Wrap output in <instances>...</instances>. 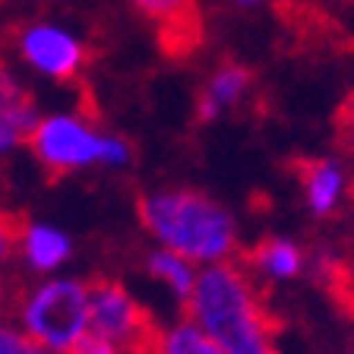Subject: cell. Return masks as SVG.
I'll use <instances>...</instances> for the list:
<instances>
[{
  "label": "cell",
  "mask_w": 354,
  "mask_h": 354,
  "mask_svg": "<svg viewBox=\"0 0 354 354\" xmlns=\"http://www.w3.org/2000/svg\"><path fill=\"white\" fill-rule=\"evenodd\" d=\"M180 313L225 354H281L275 345L281 319L250 269L237 259H221L203 269L190 301L180 304Z\"/></svg>",
  "instance_id": "6da1fadb"
},
{
  "label": "cell",
  "mask_w": 354,
  "mask_h": 354,
  "mask_svg": "<svg viewBox=\"0 0 354 354\" xmlns=\"http://www.w3.org/2000/svg\"><path fill=\"white\" fill-rule=\"evenodd\" d=\"M142 228L190 263H221L237 250V225L212 196L187 187L136 196Z\"/></svg>",
  "instance_id": "7a4b0ae2"
},
{
  "label": "cell",
  "mask_w": 354,
  "mask_h": 354,
  "mask_svg": "<svg viewBox=\"0 0 354 354\" xmlns=\"http://www.w3.org/2000/svg\"><path fill=\"white\" fill-rule=\"evenodd\" d=\"M13 323L51 354H64L88 326V285L80 279H48L16 288Z\"/></svg>",
  "instance_id": "3957f363"
},
{
  "label": "cell",
  "mask_w": 354,
  "mask_h": 354,
  "mask_svg": "<svg viewBox=\"0 0 354 354\" xmlns=\"http://www.w3.org/2000/svg\"><path fill=\"white\" fill-rule=\"evenodd\" d=\"M88 285V326L124 354H165L168 332L136 297L111 275H92Z\"/></svg>",
  "instance_id": "277c9868"
},
{
  "label": "cell",
  "mask_w": 354,
  "mask_h": 354,
  "mask_svg": "<svg viewBox=\"0 0 354 354\" xmlns=\"http://www.w3.org/2000/svg\"><path fill=\"white\" fill-rule=\"evenodd\" d=\"M29 146L35 152L38 165L44 168V174L51 177V184H57L60 177L73 174V171L95 162H108V165L130 162L127 142L111 140V136H98L82 120L66 118V114H54V118L38 120V127L29 136Z\"/></svg>",
  "instance_id": "5b68a950"
},
{
  "label": "cell",
  "mask_w": 354,
  "mask_h": 354,
  "mask_svg": "<svg viewBox=\"0 0 354 354\" xmlns=\"http://www.w3.org/2000/svg\"><path fill=\"white\" fill-rule=\"evenodd\" d=\"M22 57L35 70L54 76L60 82H70L82 66V48L73 35L54 29V26H35L19 41Z\"/></svg>",
  "instance_id": "8992f818"
},
{
  "label": "cell",
  "mask_w": 354,
  "mask_h": 354,
  "mask_svg": "<svg viewBox=\"0 0 354 354\" xmlns=\"http://www.w3.org/2000/svg\"><path fill=\"white\" fill-rule=\"evenodd\" d=\"M288 168L295 171V177L304 187V199H307L310 212L317 218H326L339 209L342 190H345V174L335 162L329 158H317V155H295Z\"/></svg>",
  "instance_id": "52a82bcc"
},
{
  "label": "cell",
  "mask_w": 354,
  "mask_h": 354,
  "mask_svg": "<svg viewBox=\"0 0 354 354\" xmlns=\"http://www.w3.org/2000/svg\"><path fill=\"white\" fill-rule=\"evenodd\" d=\"M38 127L35 102L7 66L0 64V155L13 152L16 146L29 142L32 130Z\"/></svg>",
  "instance_id": "ba28073f"
},
{
  "label": "cell",
  "mask_w": 354,
  "mask_h": 354,
  "mask_svg": "<svg viewBox=\"0 0 354 354\" xmlns=\"http://www.w3.org/2000/svg\"><path fill=\"white\" fill-rule=\"evenodd\" d=\"M310 275L342 317L354 323V253H335L319 247L310 257Z\"/></svg>",
  "instance_id": "9c48e42d"
},
{
  "label": "cell",
  "mask_w": 354,
  "mask_h": 354,
  "mask_svg": "<svg viewBox=\"0 0 354 354\" xmlns=\"http://www.w3.org/2000/svg\"><path fill=\"white\" fill-rule=\"evenodd\" d=\"M237 263L247 266L250 272L269 275V279H297L307 266V253L297 247L295 241L285 237H263L253 247L241 250Z\"/></svg>",
  "instance_id": "30bf717a"
},
{
  "label": "cell",
  "mask_w": 354,
  "mask_h": 354,
  "mask_svg": "<svg viewBox=\"0 0 354 354\" xmlns=\"http://www.w3.org/2000/svg\"><path fill=\"white\" fill-rule=\"evenodd\" d=\"M70 250H73L70 237H66L64 231L51 228V225H35V221H29L26 231H22L19 259L38 275H48V272H54L57 266H64Z\"/></svg>",
  "instance_id": "8fae6325"
},
{
  "label": "cell",
  "mask_w": 354,
  "mask_h": 354,
  "mask_svg": "<svg viewBox=\"0 0 354 354\" xmlns=\"http://www.w3.org/2000/svg\"><path fill=\"white\" fill-rule=\"evenodd\" d=\"M253 73L247 70L243 64H234V60H228V64H221L218 70L212 73V80H209V86L199 92L196 98V118L203 120V124H209V120L218 118L221 108H228V104H234L237 98L247 92V86H250Z\"/></svg>",
  "instance_id": "7c38bea8"
},
{
  "label": "cell",
  "mask_w": 354,
  "mask_h": 354,
  "mask_svg": "<svg viewBox=\"0 0 354 354\" xmlns=\"http://www.w3.org/2000/svg\"><path fill=\"white\" fill-rule=\"evenodd\" d=\"M158 44H162V51L174 60L190 57L199 44H203V16H199V10L190 3L187 10L171 16L168 22H162Z\"/></svg>",
  "instance_id": "4fadbf2b"
},
{
  "label": "cell",
  "mask_w": 354,
  "mask_h": 354,
  "mask_svg": "<svg viewBox=\"0 0 354 354\" xmlns=\"http://www.w3.org/2000/svg\"><path fill=\"white\" fill-rule=\"evenodd\" d=\"M146 269L152 279L165 281V285L180 297V304L190 301L193 285H196V272H193V266L187 257H180V253H174V250H155V253H149Z\"/></svg>",
  "instance_id": "5bb4252c"
},
{
  "label": "cell",
  "mask_w": 354,
  "mask_h": 354,
  "mask_svg": "<svg viewBox=\"0 0 354 354\" xmlns=\"http://www.w3.org/2000/svg\"><path fill=\"white\" fill-rule=\"evenodd\" d=\"M165 354H225L206 332L190 319H180L174 329H168L165 339Z\"/></svg>",
  "instance_id": "9a60e30c"
},
{
  "label": "cell",
  "mask_w": 354,
  "mask_h": 354,
  "mask_svg": "<svg viewBox=\"0 0 354 354\" xmlns=\"http://www.w3.org/2000/svg\"><path fill=\"white\" fill-rule=\"evenodd\" d=\"M26 225H29V218H22L10 209H0V266L19 257V241Z\"/></svg>",
  "instance_id": "2e32d148"
},
{
  "label": "cell",
  "mask_w": 354,
  "mask_h": 354,
  "mask_svg": "<svg viewBox=\"0 0 354 354\" xmlns=\"http://www.w3.org/2000/svg\"><path fill=\"white\" fill-rule=\"evenodd\" d=\"M335 142L339 149L354 155V88L342 98L339 111H335Z\"/></svg>",
  "instance_id": "e0dca14e"
},
{
  "label": "cell",
  "mask_w": 354,
  "mask_h": 354,
  "mask_svg": "<svg viewBox=\"0 0 354 354\" xmlns=\"http://www.w3.org/2000/svg\"><path fill=\"white\" fill-rule=\"evenodd\" d=\"M64 354H118V345L108 342L104 335H98L95 329H86Z\"/></svg>",
  "instance_id": "ac0fdd59"
},
{
  "label": "cell",
  "mask_w": 354,
  "mask_h": 354,
  "mask_svg": "<svg viewBox=\"0 0 354 354\" xmlns=\"http://www.w3.org/2000/svg\"><path fill=\"white\" fill-rule=\"evenodd\" d=\"M190 3L193 0H136V7H140L146 16L158 19V22H168L171 16H177L180 10H187Z\"/></svg>",
  "instance_id": "d6986e66"
},
{
  "label": "cell",
  "mask_w": 354,
  "mask_h": 354,
  "mask_svg": "<svg viewBox=\"0 0 354 354\" xmlns=\"http://www.w3.org/2000/svg\"><path fill=\"white\" fill-rule=\"evenodd\" d=\"M19 335H22L19 326L10 323V319H0V354H13Z\"/></svg>",
  "instance_id": "ffe728a7"
},
{
  "label": "cell",
  "mask_w": 354,
  "mask_h": 354,
  "mask_svg": "<svg viewBox=\"0 0 354 354\" xmlns=\"http://www.w3.org/2000/svg\"><path fill=\"white\" fill-rule=\"evenodd\" d=\"M342 243H345V253H354V177H351V184H348V218H345Z\"/></svg>",
  "instance_id": "44dd1931"
},
{
  "label": "cell",
  "mask_w": 354,
  "mask_h": 354,
  "mask_svg": "<svg viewBox=\"0 0 354 354\" xmlns=\"http://www.w3.org/2000/svg\"><path fill=\"white\" fill-rule=\"evenodd\" d=\"M13 354H51V351H48V348H41L38 342H32L29 335L22 332L19 342H16V351H13Z\"/></svg>",
  "instance_id": "7402d4cb"
},
{
  "label": "cell",
  "mask_w": 354,
  "mask_h": 354,
  "mask_svg": "<svg viewBox=\"0 0 354 354\" xmlns=\"http://www.w3.org/2000/svg\"><path fill=\"white\" fill-rule=\"evenodd\" d=\"M241 7H253V3H259V0H237Z\"/></svg>",
  "instance_id": "603a6c76"
},
{
  "label": "cell",
  "mask_w": 354,
  "mask_h": 354,
  "mask_svg": "<svg viewBox=\"0 0 354 354\" xmlns=\"http://www.w3.org/2000/svg\"><path fill=\"white\" fill-rule=\"evenodd\" d=\"M0 310H3V304H0Z\"/></svg>",
  "instance_id": "cb8c5ba5"
}]
</instances>
